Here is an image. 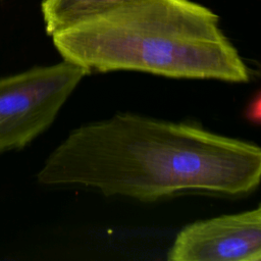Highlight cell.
<instances>
[{
  "instance_id": "cell-1",
  "label": "cell",
  "mask_w": 261,
  "mask_h": 261,
  "mask_svg": "<svg viewBox=\"0 0 261 261\" xmlns=\"http://www.w3.org/2000/svg\"><path fill=\"white\" fill-rule=\"evenodd\" d=\"M260 176L261 149L253 143L196 124L119 113L71 130L37 178L154 201L185 191L246 195Z\"/></svg>"
},
{
  "instance_id": "cell-2",
  "label": "cell",
  "mask_w": 261,
  "mask_h": 261,
  "mask_svg": "<svg viewBox=\"0 0 261 261\" xmlns=\"http://www.w3.org/2000/svg\"><path fill=\"white\" fill-rule=\"evenodd\" d=\"M51 37L63 60L88 73L135 70L230 83L250 79L219 16L191 0H127Z\"/></svg>"
},
{
  "instance_id": "cell-3",
  "label": "cell",
  "mask_w": 261,
  "mask_h": 261,
  "mask_svg": "<svg viewBox=\"0 0 261 261\" xmlns=\"http://www.w3.org/2000/svg\"><path fill=\"white\" fill-rule=\"evenodd\" d=\"M87 70L63 60L0 79V153L45 132Z\"/></svg>"
},
{
  "instance_id": "cell-4",
  "label": "cell",
  "mask_w": 261,
  "mask_h": 261,
  "mask_svg": "<svg viewBox=\"0 0 261 261\" xmlns=\"http://www.w3.org/2000/svg\"><path fill=\"white\" fill-rule=\"evenodd\" d=\"M169 261H259L261 209L217 216L184 227L167 254Z\"/></svg>"
},
{
  "instance_id": "cell-5",
  "label": "cell",
  "mask_w": 261,
  "mask_h": 261,
  "mask_svg": "<svg viewBox=\"0 0 261 261\" xmlns=\"http://www.w3.org/2000/svg\"><path fill=\"white\" fill-rule=\"evenodd\" d=\"M127 0H43L41 10L49 36L70 24Z\"/></svg>"
}]
</instances>
